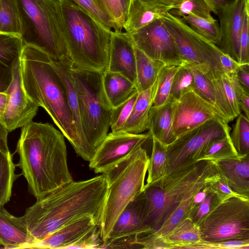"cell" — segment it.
Here are the masks:
<instances>
[{
  "label": "cell",
  "instance_id": "1",
  "mask_svg": "<svg viewBox=\"0 0 249 249\" xmlns=\"http://www.w3.org/2000/svg\"><path fill=\"white\" fill-rule=\"evenodd\" d=\"M107 188L106 178L101 174L85 180H73L36 199L21 216L34 242L85 217L93 218L99 224Z\"/></svg>",
  "mask_w": 249,
  "mask_h": 249
},
{
  "label": "cell",
  "instance_id": "2",
  "mask_svg": "<svg viewBox=\"0 0 249 249\" xmlns=\"http://www.w3.org/2000/svg\"><path fill=\"white\" fill-rule=\"evenodd\" d=\"M16 152L29 192L36 199L73 181L64 136L52 124L31 122L22 127Z\"/></svg>",
  "mask_w": 249,
  "mask_h": 249
},
{
  "label": "cell",
  "instance_id": "3",
  "mask_svg": "<svg viewBox=\"0 0 249 249\" xmlns=\"http://www.w3.org/2000/svg\"><path fill=\"white\" fill-rule=\"evenodd\" d=\"M52 61L44 51L23 44L20 57L23 87L27 95L47 112L75 151L77 138L66 90Z\"/></svg>",
  "mask_w": 249,
  "mask_h": 249
},
{
  "label": "cell",
  "instance_id": "4",
  "mask_svg": "<svg viewBox=\"0 0 249 249\" xmlns=\"http://www.w3.org/2000/svg\"><path fill=\"white\" fill-rule=\"evenodd\" d=\"M215 164L202 160L191 161L145 185V223L151 231H158L180 201L191 191L216 180Z\"/></svg>",
  "mask_w": 249,
  "mask_h": 249
},
{
  "label": "cell",
  "instance_id": "5",
  "mask_svg": "<svg viewBox=\"0 0 249 249\" xmlns=\"http://www.w3.org/2000/svg\"><path fill=\"white\" fill-rule=\"evenodd\" d=\"M68 56L78 69L102 72L107 68L112 30L71 0H61Z\"/></svg>",
  "mask_w": 249,
  "mask_h": 249
},
{
  "label": "cell",
  "instance_id": "6",
  "mask_svg": "<svg viewBox=\"0 0 249 249\" xmlns=\"http://www.w3.org/2000/svg\"><path fill=\"white\" fill-rule=\"evenodd\" d=\"M149 161L142 146L101 174L107 184L98 224L102 243L107 240L124 209L143 191Z\"/></svg>",
  "mask_w": 249,
  "mask_h": 249
},
{
  "label": "cell",
  "instance_id": "7",
  "mask_svg": "<svg viewBox=\"0 0 249 249\" xmlns=\"http://www.w3.org/2000/svg\"><path fill=\"white\" fill-rule=\"evenodd\" d=\"M23 44L35 46L58 60L68 56L61 0H16Z\"/></svg>",
  "mask_w": 249,
  "mask_h": 249
},
{
  "label": "cell",
  "instance_id": "8",
  "mask_svg": "<svg viewBox=\"0 0 249 249\" xmlns=\"http://www.w3.org/2000/svg\"><path fill=\"white\" fill-rule=\"evenodd\" d=\"M102 72L71 69L83 131L94 153L108 134L113 111L103 92Z\"/></svg>",
  "mask_w": 249,
  "mask_h": 249
},
{
  "label": "cell",
  "instance_id": "9",
  "mask_svg": "<svg viewBox=\"0 0 249 249\" xmlns=\"http://www.w3.org/2000/svg\"><path fill=\"white\" fill-rule=\"evenodd\" d=\"M202 218L197 224L201 233V241L249 239L248 198L235 196L229 197L217 204Z\"/></svg>",
  "mask_w": 249,
  "mask_h": 249
},
{
  "label": "cell",
  "instance_id": "10",
  "mask_svg": "<svg viewBox=\"0 0 249 249\" xmlns=\"http://www.w3.org/2000/svg\"><path fill=\"white\" fill-rule=\"evenodd\" d=\"M161 18L185 63L205 74L213 72L210 67L219 60L222 53L217 46L195 32L180 18L170 12L165 13Z\"/></svg>",
  "mask_w": 249,
  "mask_h": 249
},
{
  "label": "cell",
  "instance_id": "11",
  "mask_svg": "<svg viewBox=\"0 0 249 249\" xmlns=\"http://www.w3.org/2000/svg\"><path fill=\"white\" fill-rule=\"evenodd\" d=\"M230 129L228 123L218 117L176 138L167 146L165 175L191 161L192 158H201L212 141L230 134Z\"/></svg>",
  "mask_w": 249,
  "mask_h": 249
},
{
  "label": "cell",
  "instance_id": "12",
  "mask_svg": "<svg viewBox=\"0 0 249 249\" xmlns=\"http://www.w3.org/2000/svg\"><path fill=\"white\" fill-rule=\"evenodd\" d=\"M129 34L135 46L150 58L167 65L186 64L161 18Z\"/></svg>",
  "mask_w": 249,
  "mask_h": 249
},
{
  "label": "cell",
  "instance_id": "13",
  "mask_svg": "<svg viewBox=\"0 0 249 249\" xmlns=\"http://www.w3.org/2000/svg\"><path fill=\"white\" fill-rule=\"evenodd\" d=\"M172 113L173 131L176 138L207 121L221 118L216 110L191 87L173 100Z\"/></svg>",
  "mask_w": 249,
  "mask_h": 249
},
{
  "label": "cell",
  "instance_id": "14",
  "mask_svg": "<svg viewBox=\"0 0 249 249\" xmlns=\"http://www.w3.org/2000/svg\"><path fill=\"white\" fill-rule=\"evenodd\" d=\"M150 137L149 133L133 134L117 131L108 133L89 161L90 169L96 174H102L142 146Z\"/></svg>",
  "mask_w": 249,
  "mask_h": 249
},
{
  "label": "cell",
  "instance_id": "15",
  "mask_svg": "<svg viewBox=\"0 0 249 249\" xmlns=\"http://www.w3.org/2000/svg\"><path fill=\"white\" fill-rule=\"evenodd\" d=\"M9 95L2 123L8 132L22 127L32 122L39 106L26 94L22 85L20 59L15 66L8 89Z\"/></svg>",
  "mask_w": 249,
  "mask_h": 249
},
{
  "label": "cell",
  "instance_id": "16",
  "mask_svg": "<svg viewBox=\"0 0 249 249\" xmlns=\"http://www.w3.org/2000/svg\"><path fill=\"white\" fill-rule=\"evenodd\" d=\"M247 4H249L247 0L228 1L217 14L219 18L220 32V39L217 47L238 63L240 39Z\"/></svg>",
  "mask_w": 249,
  "mask_h": 249
},
{
  "label": "cell",
  "instance_id": "17",
  "mask_svg": "<svg viewBox=\"0 0 249 249\" xmlns=\"http://www.w3.org/2000/svg\"><path fill=\"white\" fill-rule=\"evenodd\" d=\"M52 64L63 82L66 90L77 138L78 146L75 152L83 159L89 161L94 152L88 144L82 127L77 96L71 74L73 64L67 55H64L56 61L52 59Z\"/></svg>",
  "mask_w": 249,
  "mask_h": 249
},
{
  "label": "cell",
  "instance_id": "18",
  "mask_svg": "<svg viewBox=\"0 0 249 249\" xmlns=\"http://www.w3.org/2000/svg\"><path fill=\"white\" fill-rule=\"evenodd\" d=\"M106 70L122 74L136 85V47L129 33L112 31Z\"/></svg>",
  "mask_w": 249,
  "mask_h": 249
},
{
  "label": "cell",
  "instance_id": "19",
  "mask_svg": "<svg viewBox=\"0 0 249 249\" xmlns=\"http://www.w3.org/2000/svg\"><path fill=\"white\" fill-rule=\"evenodd\" d=\"M97 227V220L91 217H85L61 227L42 240L26 245L24 249H70Z\"/></svg>",
  "mask_w": 249,
  "mask_h": 249
},
{
  "label": "cell",
  "instance_id": "20",
  "mask_svg": "<svg viewBox=\"0 0 249 249\" xmlns=\"http://www.w3.org/2000/svg\"><path fill=\"white\" fill-rule=\"evenodd\" d=\"M145 232L151 231L145 223V199L142 191L120 214L106 241Z\"/></svg>",
  "mask_w": 249,
  "mask_h": 249
},
{
  "label": "cell",
  "instance_id": "21",
  "mask_svg": "<svg viewBox=\"0 0 249 249\" xmlns=\"http://www.w3.org/2000/svg\"><path fill=\"white\" fill-rule=\"evenodd\" d=\"M207 76L211 80L215 91L220 116L228 123L241 113L239 96L231 74L215 72Z\"/></svg>",
  "mask_w": 249,
  "mask_h": 249
},
{
  "label": "cell",
  "instance_id": "22",
  "mask_svg": "<svg viewBox=\"0 0 249 249\" xmlns=\"http://www.w3.org/2000/svg\"><path fill=\"white\" fill-rule=\"evenodd\" d=\"M172 8L159 0H131L124 29L132 33L161 18Z\"/></svg>",
  "mask_w": 249,
  "mask_h": 249
},
{
  "label": "cell",
  "instance_id": "23",
  "mask_svg": "<svg viewBox=\"0 0 249 249\" xmlns=\"http://www.w3.org/2000/svg\"><path fill=\"white\" fill-rule=\"evenodd\" d=\"M23 46L20 35L0 33V92H6L10 85Z\"/></svg>",
  "mask_w": 249,
  "mask_h": 249
},
{
  "label": "cell",
  "instance_id": "24",
  "mask_svg": "<svg viewBox=\"0 0 249 249\" xmlns=\"http://www.w3.org/2000/svg\"><path fill=\"white\" fill-rule=\"evenodd\" d=\"M34 241L21 217L12 215L0 205V245L6 249H24Z\"/></svg>",
  "mask_w": 249,
  "mask_h": 249
},
{
  "label": "cell",
  "instance_id": "25",
  "mask_svg": "<svg viewBox=\"0 0 249 249\" xmlns=\"http://www.w3.org/2000/svg\"><path fill=\"white\" fill-rule=\"evenodd\" d=\"M102 86L106 99L112 109L138 91L136 85L122 74L107 70L102 72Z\"/></svg>",
  "mask_w": 249,
  "mask_h": 249
},
{
  "label": "cell",
  "instance_id": "26",
  "mask_svg": "<svg viewBox=\"0 0 249 249\" xmlns=\"http://www.w3.org/2000/svg\"><path fill=\"white\" fill-rule=\"evenodd\" d=\"M172 102L169 99L161 106H152L148 117L147 130L151 137L167 145L176 139L172 128Z\"/></svg>",
  "mask_w": 249,
  "mask_h": 249
},
{
  "label": "cell",
  "instance_id": "27",
  "mask_svg": "<svg viewBox=\"0 0 249 249\" xmlns=\"http://www.w3.org/2000/svg\"><path fill=\"white\" fill-rule=\"evenodd\" d=\"M156 87V81L149 89L139 91L132 111L121 131L141 134L148 129L149 113L153 106Z\"/></svg>",
  "mask_w": 249,
  "mask_h": 249
},
{
  "label": "cell",
  "instance_id": "28",
  "mask_svg": "<svg viewBox=\"0 0 249 249\" xmlns=\"http://www.w3.org/2000/svg\"><path fill=\"white\" fill-rule=\"evenodd\" d=\"M136 47V46H135ZM136 83L138 91L150 88L157 80L164 62L150 58L136 47Z\"/></svg>",
  "mask_w": 249,
  "mask_h": 249
},
{
  "label": "cell",
  "instance_id": "29",
  "mask_svg": "<svg viewBox=\"0 0 249 249\" xmlns=\"http://www.w3.org/2000/svg\"><path fill=\"white\" fill-rule=\"evenodd\" d=\"M218 170L228 179L231 184L243 191H249V162L247 160H229L219 161Z\"/></svg>",
  "mask_w": 249,
  "mask_h": 249
},
{
  "label": "cell",
  "instance_id": "30",
  "mask_svg": "<svg viewBox=\"0 0 249 249\" xmlns=\"http://www.w3.org/2000/svg\"><path fill=\"white\" fill-rule=\"evenodd\" d=\"M15 166L11 153L0 150V205L6 204L10 200L13 183L16 178Z\"/></svg>",
  "mask_w": 249,
  "mask_h": 249
},
{
  "label": "cell",
  "instance_id": "31",
  "mask_svg": "<svg viewBox=\"0 0 249 249\" xmlns=\"http://www.w3.org/2000/svg\"><path fill=\"white\" fill-rule=\"evenodd\" d=\"M0 33L22 34L20 17L16 0H0Z\"/></svg>",
  "mask_w": 249,
  "mask_h": 249
},
{
  "label": "cell",
  "instance_id": "32",
  "mask_svg": "<svg viewBox=\"0 0 249 249\" xmlns=\"http://www.w3.org/2000/svg\"><path fill=\"white\" fill-rule=\"evenodd\" d=\"M207 185L204 184L197 186L186 195L171 213L161 227L153 233L155 236L157 238H165L181 221L191 204L193 203L195 195L206 187Z\"/></svg>",
  "mask_w": 249,
  "mask_h": 249
},
{
  "label": "cell",
  "instance_id": "33",
  "mask_svg": "<svg viewBox=\"0 0 249 249\" xmlns=\"http://www.w3.org/2000/svg\"><path fill=\"white\" fill-rule=\"evenodd\" d=\"M151 138L152 151L147 171V184L158 180L165 175L167 162V145Z\"/></svg>",
  "mask_w": 249,
  "mask_h": 249
},
{
  "label": "cell",
  "instance_id": "34",
  "mask_svg": "<svg viewBox=\"0 0 249 249\" xmlns=\"http://www.w3.org/2000/svg\"><path fill=\"white\" fill-rule=\"evenodd\" d=\"M186 65L193 76V81L191 87L203 99L212 106L221 117L218 110L217 96L211 80L204 73L195 66L187 63Z\"/></svg>",
  "mask_w": 249,
  "mask_h": 249
},
{
  "label": "cell",
  "instance_id": "35",
  "mask_svg": "<svg viewBox=\"0 0 249 249\" xmlns=\"http://www.w3.org/2000/svg\"><path fill=\"white\" fill-rule=\"evenodd\" d=\"M165 238L168 242L179 245L195 243L201 240L198 225L190 218L181 221Z\"/></svg>",
  "mask_w": 249,
  "mask_h": 249
},
{
  "label": "cell",
  "instance_id": "36",
  "mask_svg": "<svg viewBox=\"0 0 249 249\" xmlns=\"http://www.w3.org/2000/svg\"><path fill=\"white\" fill-rule=\"evenodd\" d=\"M181 66L167 64L161 69L156 81L153 106H161L169 99L174 76Z\"/></svg>",
  "mask_w": 249,
  "mask_h": 249
},
{
  "label": "cell",
  "instance_id": "37",
  "mask_svg": "<svg viewBox=\"0 0 249 249\" xmlns=\"http://www.w3.org/2000/svg\"><path fill=\"white\" fill-rule=\"evenodd\" d=\"M180 18L197 33L218 45L220 39V32L216 20H208L193 15L185 16Z\"/></svg>",
  "mask_w": 249,
  "mask_h": 249
},
{
  "label": "cell",
  "instance_id": "38",
  "mask_svg": "<svg viewBox=\"0 0 249 249\" xmlns=\"http://www.w3.org/2000/svg\"><path fill=\"white\" fill-rule=\"evenodd\" d=\"M169 12L179 18L193 15L208 20L214 19L210 9L203 0H184L173 6Z\"/></svg>",
  "mask_w": 249,
  "mask_h": 249
},
{
  "label": "cell",
  "instance_id": "39",
  "mask_svg": "<svg viewBox=\"0 0 249 249\" xmlns=\"http://www.w3.org/2000/svg\"><path fill=\"white\" fill-rule=\"evenodd\" d=\"M230 136L237 153L248 154L249 150V120L241 113L237 117Z\"/></svg>",
  "mask_w": 249,
  "mask_h": 249
},
{
  "label": "cell",
  "instance_id": "40",
  "mask_svg": "<svg viewBox=\"0 0 249 249\" xmlns=\"http://www.w3.org/2000/svg\"><path fill=\"white\" fill-rule=\"evenodd\" d=\"M92 18L110 29L121 32L117 23L100 5L97 0H71Z\"/></svg>",
  "mask_w": 249,
  "mask_h": 249
},
{
  "label": "cell",
  "instance_id": "41",
  "mask_svg": "<svg viewBox=\"0 0 249 249\" xmlns=\"http://www.w3.org/2000/svg\"><path fill=\"white\" fill-rule=\"evenodd\" d=\"M97 1L122 30L127 18L131 0H97Z\"/></svg>",
  "mask_w": 249,
  "mask_h": 249
},
{
  "label": "cell",
  "instance_id": "42",
  "mask_svg": "<svg viewBox=\"0 0 249 249\" xmlns=\"http://www.w3.org/2000/svg\"><path fill=\"white\" fill-rule=\"evenodd\" d=\"M193 81V74L186 63L180 67L174 76L169 99H178L191 88Z\"/></svg>",
  "mask_w": 249,
  "mask_h": 249
},
{
  "label": "cell",
  "instance_id": "43",
  "mask_svg": "<svg viewBox=\"0 0 249 249\" xmlns=\"http://www.w3.org/2000/svg\"><path fill=\"white\" fill-rule=\"evenodd\" d=\"M139 92L138 90L137 91L126 101L113 109L110 124L111 132L122 130L132 111Z\"/></svg>",
  "mask_w": 249,
  "mask_h": 249
},
{
  "label": "cell",
  "instance_id": "44",
  "mask_svg": "<svg viewBox=\"0 0 249 249\" xmlns=\"http://www.w3.org/2000/svg\"><path fill=\"white\" fill-rule=\"evenodd\" d=\"M249 4L245 6L242 28L240 39V54L239 63L249 64Z\"/></svg>",
  "mask_w": 249,
  "mask_h": 249
},
{
  "label": "cell",
  "instance_id": "45",
  "mask_svg": "<svg viewBox=\"0 0 249 249\" xmlns=\"http://www.w3.org/2000/svg\"><path fill=\"white\" fill-rule=\"evenodd\" d=\"M249 239H235L220 242L200 241L187 245H195L192 249H249Z\"/></svg>",
  "mask_w": 249,
  "mask_h": 249
},
{
  "label": "cell",
  "instance_id": "46",
  "mask_svg": "<svg viewBox=\"0 0 249 249\" xmlns=\"http://www.w3.org/2000/svg\"><path fill=\"white\" fill-rule=\"evenodd\" d=\"M235 74L241 86L249 91V64H240Z\"/></svg>",
  "mask_w": 249,
  "mask_h": 249
},
{
  "label": "cell",
  "instance_id": "47",
  "mask_svg": "<svg viewBox=\"0 0 249 249\" xmlns=\"http://www.w3.org/2000/svg\"><path fill=\"white\" fill-rule=\"evenodd\" d=\"M212 200V195H210L200 203L196 215V222H198L204 216L209 213L210 210Z\"/></svg>",
  "mask_w": 249,
  "mask_h": 249
},
{
  "label": "cell",
  "instance_id": "48",
  "mask_svg": "<svg viewBox=\"0 0 249 249\" xmlns=\"http://www.w3.org/2000/svg\"><path fill=\"white\" fill-rule=\"evenodd\" d=\"M239 103L241 110L249 119V92L244 91L239 96Z\"/></svg>",
  "mask_w": 249,
  "mask_h": 249
},
{
  "label": "cell",
  "instance_id": "49",
  "mask_svg": "<svg viewBox=\"0 0 249 249\" xmlns=\"http://www.w3.org/2000/svg\"><path fill=\"white\" fill-rule=\"evenodd\" d=\"M8 132L5 126L0 121V150L5 153H10L7 142Z\"/></svg>",
  "mask_w": 249,
  "mask_h": 249
},
{
  "label": "cell",
  "instance_id": "50",
  "mask_svg": "<svg viewBox=\"0 0 249 249\" xmlns=\"http://www.w3.org/2000/svg\"><path fill=\"white\" fill-rule=\"evenodd\" d=\"M210 9L211 12L217 14L228 0H203Z\"/></svg>",
  "mask_w": 249,
  "mask_h": 249
},
{
  "label": "cell",
  "instance_id": "51",
  "mask_svg": "<svg viewBox=\"0 0 249 249\" xmlns=\"http://www.w3.org/2000/svg\"><path fill=\"white\" fill-rule=\"evenodd\" d=\"M8 98L9 95L7 92H0V121L1 123Z\"/></svg>",
  "mask_w": 249,
  "mask_h": 249
},
{
  "label": "cell",
  "instance_id": "52",
  "mask_svg": "<svg viewBox=\"0 0 249 249\" xmlns=\"http://www.w3.org/2000/svg\"><path fill=\"white\" fill-rule=\"evenodd\" d=\"M216 186L218 189L223 193L226 194H231L232 193L231 188L222 182L218 181L216 183Z\"/></svg>",
  "mask_w": 249,
  "mask_h": 249
},
{
  "label": "cell",
  "instance_id": "53",
  "mask_svg": "<svg viewBox=\"0 0 249 249\" xmlns=\"http://www.w3.org/2000/svg\"><path fill=\"white\" fill-rule=\"evenodd\" d=\"M206 193L204 192H198L194 196L193 203L198 204L201 203L206 198Z\"/></svg>",
  "mask_w": 249,
  "mask_h": 249
},
{
  "label": "cell",
  "instance_id": "54",
  "mask_svg": "<svg viewBox=\"0 0 249 249\" xmlns=\"http://www.w3.org/2000/svg\"><path fill=\"white\" fill-rule=\"evenodd\" d=\"M162 3L168 5L173 6L184 0H159Z\"/></svg>",
  "mask_w": 249,
  "mask_h": 249
},
{
  "label": "cell",
  "instance_id": "55",
  "mask_svg": "<svg viewBox=\"0 0 249 249\" xmlns=\"http://www.w3.org/2000/svg\"><path fill=\"white\" fill-rule=\"evenodd\" d=\"M247 1H249V0H247Z\"/></svg>",
  "mask_w": 249,
  "mask_h": 249
}]
</instances>
